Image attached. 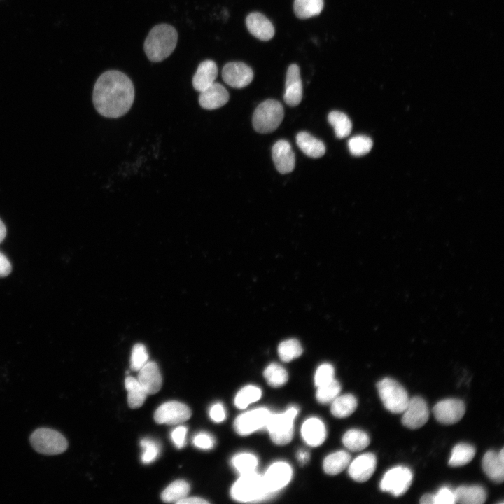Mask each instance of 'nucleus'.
Here are the masks:
<instances>
[{"label":"nucleus","mask_w":504,"mask_h":504,"mask_svg":"<svg viewBox=\"0 0 504 504\" xmlns=\"http://www.w3.org/2000/svg\"><path fill=\"white\" fill-rule=\"evenodd\" d=\"M138 381L148 394L158 393L162 384L160 369L156 363L150 361L139 370Z\"/></svg>","instance_id":"412c9836"},{"label":"nucleus","mask_w":504,"mask_h":504,"mask_svg":"<svg viewBox=\"0 0 504 504\" xmlns=\"http://www.w3.org/2000/svg\"><path fill=\"white\" fill-rule=\"evenodd\" d=\"M335 370L332 365L323 363L316 369L314 376V383L318 387L325 384L334 379Z\"/></svg>","instance_id":"79ce46f5"},{"label":"nucleus","mask_w":504,"mask_h":504,"mask_svg":"<svg viewBox=\"0 0 504 504\" xmlns=\"http://www.w3.org/2000/svg\"><path fill=\"white\" fill-rule=\"evenodd\" d=\"M33 448L45 455H57L66 451L68 442L58 431L48 428L36 429L30 436Z\"/></svg>","instance_id":"0eeeda50"},{"label":"nucleus","mask_w":504,"mask_h":504,"mask_svg":"<svg viewBox=\"0 0 504 504\" xmlns=\"http://www.w3.org/2000/svg\"><path fill=\"white\" fill-rule=\"evenodd\" d=\"M190 416V409L186 404L178 401H169L163 403L154 414V419L158 424L168 425L183 423Z\"/></svg>","instance_id":"9d476101"},{"label":"nucleus","mask_w":504,"mask_h":504,"mask_svg":"<svg viewBox=\"0 0 504 504\" xmlns=\"http://www.w3.org/2000/svg\"><path fill=\"white\" fill-rule=\"evenodd\" d=\"M284 116L282 104L274 99H267L260 103L254 111L253 125L259 133H270L279 126Z\"/></svg>","instance_id":"20e7f679"},{"label":"nucleus","mask_w":504,"mask_h":504,"mask_svg":"<svg viewBox=\"0 0 504 504\" xmlns=\"http://www.w3.org/2000/svg\"><path fill=\"white\" fill-rule=\"evenodd\" d=\"M377 388L386 410L394 414L403 412L410 398L401 384L393 379L384 378L377 384Z\"/></svg>","instance_id":"423d86ee"},{"label":"nucleus","mask_w":504,"mask_h":504,"mask_svg":"<svg viewBox=\"0 0 504 504\" xmlns=\"http://www.w3.org/2000/svg\"><path fill=\"white\" fill-rule=\"evenodd\" d=\"M302 98V83L299 66L293 64L289 66L286 78L284 99L290 106L298 105Z\"/></svg>","instance_id":"2eb2a0df"},{"label":"nucleus","mask_w":504,"mask_h":504,"mask_svg":"<svg viewBox=\"0 0 504 504\" xmlns=\"http://www.w3.org/2000/svg\"><path fill=\"white\" fill-rule=\"evenodd\" d=\"M296 143L301 150L309 157L318 158L326 153L325 144L308 132H299L296 136Z\"/></svg>","instance_id":"393cba45"},{"label":"nucleus","mask_w":504,"mask_h":504,"mask_svg":"<svg viewBox=\"0 0 504 504\" xmlns=\"http://www.w3.org/2000/svg\"><path fill=\"white\" fill-rule=\"evenodd\" d=\"M178 39L174 27L167 24L155 26L149 32L144 43V50L152 62H160L174 51Z\"/></svg>","instance_id":"f03ea898"},{"label":"nucleus","mask_w":504,"mask_h":504,"mask_svg":"<svg viewBox=\"0 0 504 504\" xmlns=\"http://www.w3.org/2000/svg\"><path fill=\"white\" fill-rule=\"evenodd\" d=\"M209 416L211 420L216 423L223 421L226 416L223 405L220 403H216L212 405L209 410Z\"/></svg>","instance_id":"49530a36"},{"label":"nucleus","mask_w":504,"mask_h":504,"mask_svg":"<svg viewBox=\"0 0 504 504\" xmlns=\"http://www.w3.org/2000/svg\"><path fill=\"white\" fill-rule=\"evenodd\" d=\"M482 468L486 476L496 483H501L504 479V449L500 452L489 450L482 459Z\"/></svg>","instance_id":"6ab92c4d"},{"label":"nucleus","mask_w":504,"mask_h":504,"mask_svg":"<svg viewBox=\"0 0 504 504\" xmlns=\"http://www.w3.org/2000/svg\"><path fill=\"white\" fill-rule=\"evenodd\" d=\"M262 396L261 390L255 386H246L240 389L234 398V405L239 409H244L251 403L258 401Z\"/></svg>","instance_id":"c9c22d12"},{"label":"nucleus","mask_w":504,"mask_h":504,"mask_svg":"<svg viewBox=\"0 0 504 504\" xmlns=\"http://www.w3.org/2000/svg\"><path fill=\"white\" fill-rule=\"evenodd\" d=\"M229 100V93L220 83H214L209 88L200 92L199 103L208 110L216 109L225 105Z\"/></svg>","instance_id":"a211bd4d"},{"label":"nucleus","mask_w":504,"mask_h":504,"mask_svg":"<svg viewBox=\"0 0 504 504\" xmlns=\"http://www.w3.org/2000/svg\"><path fill=\"white\" fill-rule=\"evenodd\" d=\"M301 434L307 444L311 447H318L326 440V426L319 419L312 417L303 423Z\"/></svg>","instance_id":"4be33fe9"},{"label":"nucleus","mask_w":504,"mask_h":504,"mask_svg":"<svg viewBox=\"0 0 504 504\" xmlns=\"http://www.w3.org/2000/svg\"><path fill=\"white\" fill-rule=\"evenodd\" d=\"M258 463L257 457L250 453H240L231 459L232 465L240 475L255 472Z\"/></svg>","instance_id":"72a5a7b5"},{"label":"nucleus","mask_w":504,"mask_h":504,"mask_svg":"<svg viewBox=\"0 0 504 504\" xmlns=\"http://www.w3.org/2000/svg\"><path fill=\"white\" fill-rule=\"evenodd\" d=\"M290 465L284 461L272 464L262 476L265 487L270 494L276 493L285 487L292 478Z\"/></svg>","instance_id":"9b49d317"},{"label":"nucleus","mask_w":504,"mask_h":504,"mask_svg":"<svg viewBox=\"0 0 504 504\" xmlns=\"http://www.w3.org/2000/svg\"><path fill=\"white\" fill-rule=\"evenodd\" d=\"M11 272V265L7 257L0 251V277L8 276Z\"/></svg>","instance_id":"de8ad7c7"},{"label":"nucleus","mask_w":504,"mask_h":504,"mask_svg":"<svg viewBox=\"0 0 504 504\" xmlns=\"http://www.w3.org/2000/svg\"><path fill=\"white\" fill-rule=\"evenodd\" d=\"M421 504H435V495L427 493L424 495L420 499Z\"/></svg>","instance_id":"3c124183"},{"label":"nucleus","mask_w":504,"mask_h":504,"mask_svg":"<svg viewBox=\"0 0 504 504\" xmlns=\"http://www.w3.org/2000/svg\"><path fill=\"white\" fill-rule=\"evenodd\" d=\"M178 504H207L209 502L198 497L185 498L179 500Z\"/></svg>","instance_id":"09e8293b"},{"label":"nucleus","mask_w":504,"mask_h":504,"mask_svg":"<svg viewBox=\"0 0 504 504\" xmlns=\"http://www.w3.org/2000/svg\"><path fill=\"white\" fill-rule=\"evenodd\" d=\"M271 412L266 408H257L238 416L234 422V428L239 435H248L265 428Z\"/></svg>","instance_id":"1a4fd4ad"},{"label":"nucleus","mask_w":504,"mask_h":504,"mask_svg":"<svg viewBox=\"0 0 504 504\" xmlns=\"http://www.w3.org/2000/svg\"><path fill=\"white\" fill-rule=\"evenodd\" d=\"M232 498L239 502H255L268 497L263 477L257 472H253L241 475L234 483L230 489Z\"/></svg>","instance_id":"7ed1b4c3"},{"label":"nucleus","mask_w":504,"mask_h":504,"mask_svg":"<svg viewBox=\"0 0 504 504\" xmlns=\"http://www.w3.org/2000/svg\"><path fill=\"white\" fill-rule=\"evenodd\" d=\"M222 77L228 85L234 88H242L251 83L253 73L247 64L240 62H232L224 66Z\"/></svg>","instance_id":"4468645a"},{"label":"nucleus","mask_w":504,"mask_h":504,"mask_svg":"<svg viewBox=\"0 0 504 504\" xmlns=\"http://www.w3.org/2000/svg\"><path fill=\"white\" fill-rule=\"evenodd\" d=\"M455 503L482 504L486 499L485 489L479 485L461 486L454 491Z\"/></svg>","instance_id":"b1692460"},{"label":"nucleus","mask_w":504,"mask_h":504,"mask_svg":"<svg viewBox=\"0 0 504 504\" xmlns=\"http://www.w3.org/2000/svg\"><path fill=\"white\" fill-rule=\"evenodd\" d=\"M413 475L410 468L397 466L388 470L380 482V489L394 496L404 494L410 488Z\"/></svg>","instance_id":"6e6552de"},{"label":"nucleus","mask_w":504,"mask_h":504,"mask_svg":"<svg viewBox=\"0 0 504 504\" xmlns=\"http://www.w3.org/2000/svg\"><path fill=\"white\" fill-rule=\"evenodd\" d=\"M358 402L352 394L338 396L331 402V413L337 418H345L350 416L356 409Z\"/></svg>","instance_id":"cd10ccee"},{"label":"nucleus","mask_w":504,"mask_h":504,"mask_svg":"<svg viewBox=\"0 0 504 504\" xmlns=\"http://www.w3.org/2000/svg\"><path fill=\"white\" fill-rule=\"evenodd\" d=\"M376 465V456L372 453H365L350 462L348 472L354 480L364 482L373 475Z\"/></svg>","instance_id":"dca6fc26"},{"label":"nucleus","mask_w":504,"mask_h":504,"mask_svg":"<svg viewBox=\"0 0 504 504\" xmlns=\"http://www.w3.org/2000/svg\"><path fill=\"white\" fill-rule=\"evenodd\" d=\"M125 386L127 391L129 406L132 409L141 407L146 399L148 393L138 379L128 376L125 380Z\"/></svg>","instance_id":"bb28decb"},{"label":"nucleus","mask_w":504,"mask_h":504,"mask_svg":"<svg viewBox=\"0 0 504 504\" xmlns=\"http://www.w3.org/2000/svg\"><path fill=\"white\" fill-rule=\"evenodd\" d=\"M344 445L349 450L358 451L367 447L370 444L368 435L358 429L347 430L342 437Z\"/></svg>","instance_id":"2f4dec72"},{"label":"nucleus","mask_w":504,"mask_h":504,"mask_svg":"<svg viewBox=\"0 0 504 504\" xmlns=\"http://www.w3.org/2000/svg\"><path fill=\"white\" fill-rule=\"evenodd\" d=\"M263 375L267 384L274 388L284 386L288 379L287 371L277 363L270 364L264 370Z\"/></svg>","instance_id":"f704fd0d"},{"label":"nucleus","mask_w":504,"mask_h":504,"mask_svg":"<svg viewBox=\"0 0 504 504\" xmlns=\"http://www.w3.org/2000/svg\"><path fill=\"white\" fill-rule=\"evenodd\" d=\"M297 458L301 465H304L309 459V454L306 450L300 449L297 453Z\"/></svg>","instance_id":"8fccbe9b"},{"label":"nucleus","mask_w":504,"mask_h":504,"mask_svg":"<svg viewBox=\"0 0 504 504\" xmlns=\"http://www.w3.org/2000/svg\"><path fill=\"white\" fill-rule=\"evenodd\" d=\"M272 153L275 167L280 173L288 174L294 169L295 158L288 141H277L272 147Z\"/></svg>","instance_id":"f3484780"},{"label":"nucleus","mask_w":504,"mask_h":504,"mask_svg":"<svg viewBox=\"0 0 504 504\" xmlns=\"http://www.w3.org/2000/svg\"><path fill=\"white\" fill-rule=\"evenodd\" d=\"M475 454V449L472 445L465 443L458 444L451 451L449 465L451 467L466 465L472 460Z\"/></svg>","instance_id":"473e14b6"},{"label":"nucleus","mask_w":504,"mask_h":504,"mask_svg":"<svg viewBox=\"0 0 504 504\" xmlns=\"http://www.w3.org/2000/svg\"><path fill=\"white\" fill-rule=\"evenodd\" d=\"M302 354V348L298 340L289 339L281 342L278 346V354L284 362H290Z\"/></svg>","instance_id":"e433bc0d"},{"label":"nucleus","mask_w":504,"mask_h":504,"mask_svg":"<svg viewBox=\"0 0 504 504\" xmlns=\"http://www.w3.org/2000/svg\"><path fill=\"white\" fill-rule=\"evenodd\" d=\"M193 444L201 449H210L214 447L215 440L209 433L202 432L197 433L192 440Z\"/></svg>","instance_id":"37998d69"},{"label":"nucleus","mask_w":504,"mask_h":504,"mask_svg":"<svg viewBox=\"0 0 504 504\" xmlns=\"http://www.w3.org/2000/svg\"><path fill=\"white\" fill-rule=\"evenodd\" d=\"M140 445L144 450L141 458L144 464L150 463L158 457L160 447L155 440L144 438L141 440Z\"/></svg>","instance_id":"ea45409f"},{"label":"nucleus","mask_w":504,"mask_h":504,"mask_svg":"<svg viewBox=\"0 0 504 504\" xmlns=\"http://www.w3.org/2000/svg\"><path fill=\"white\" fill-rule=\"evenodd\" d=\"M6 234V228L3 223V221L0 219V243L4 239Z\"/></svg>","instance_id":"603ef678"},{"label":"nucleus","mask_w":504,"mask_h":504,"mask_svg":"<svg viewBox=\"0 0 504 504\" xmlns=\"http://www.w3.org/2000/svg\"><path fill=\"white\" fill-rule=\"evenodd\" d=\"M323 6V0H295L293 9L298 18L307 19L319 15Z\"/></svg>","instance_id":"c756f323"},{"label":"nucleus","mask_w":504,"mask_h":504,"mask_svg":"<svg viewBox=\"0 0 504 504\" xmlns=\"http://www.w3.org/2000/svg\"><path fill=\"white\" fill-rule=\"evenodd\" d=\"M455 503L454 491L446 486L439 489L435 495V504H453Z\"/></svg>","instance_id":"c03bdc74"},{"label":"nucleus","mask_w":504,"mask_h":504,"mask_svg":"<svg viewBox=\"0 0 504 504\" xmlns=\"http://www.w3.org/2000/svg\"><path fill=\"white\" fill-rule=\"evenodd\" d=\"M188 429L185 426H178L174 429L171 433V438L178 449H181L186 444V435Z\"/></svg>","instance_id":"a18cd8bd"},{"label":"nucleus","mask_w":504,"mask_h":504,"mask_svg":"<svg viewBox=\"0 0 504 504\" xmlns=\"http://www.w3.org/2000/svg\"><path fill=\"white\" fill-rule=\"evenodd\" d=\"M341 386L335 379L317 387L316 398L321 404L331 403L340 394Z\"/></svg>","instance_id":"4c0bfd02"},{"label":"nucleus","mask_w":504,"mask_h":504,"mask_svg":"<svg viewBox=\"0 0 504 504\" xmlns=\"http://www.w3.org/2000/svg\"><path fill=\"white\" fill-rule=\"evenodd\" d=\"M351 462V456L344 451L330 454L323 461V467L326 473L335 475L346 469Z\"/></svg>","instance_id":"a878e982"},{"label":"nucleus","mask_w":504,"mask_h":504,"mask_svg":"<svg viewBox=\"0 0 504 504\" xmlns=\"http://www.w3.org/2000/svg\"><path fill=\"white\" fill-rule=\"evenodd\" d=\"M428 417L429 410L426 401L416 396L409 400L402 412V424L408 428L417 429L428 421Z\"/></svg>","instance_id":"f8f14e48"},{"label":"nucleus","mask_w":504,"mask_h":504,"mask_svg":"<svg viewBox=\"0 0 504 504\" xmlns=\"http://www.w3.org/2000/svg\"><path fill=\"white\" fill-rule=\"evenodd\" d=\"M329 123L333 127L335 135L339 139L346 137L350 134L352 122L343 112L332 111L328 115Z\"/></svg>","instance_id":"7c9ffc66"},{"label":"nucleus","mask_w":504,"mask_h":504,"mask_svg":"<svg viewBox=\"0 0 504 504\" xmlns=\"http://www.w3.org/2000/svg\"><path fill=\"white\" fill-rule=\"evenodd\" d=\"M148 354L142 344H136L132 351L130 366L132 370L139 371L148 362Z\"/></svg>","instance_id":"a19ab883"},{"label":"nucleus","mask_w":504,"mask_h":504,"mask_svg":"<svg viewBox=\"0 0 504 504\" xmlns=\"http://www.w3.org/2000/svg\"><path fill=\"white\" fill-rule=\"evenodd\" d=\"M246 24L249 32L260 40L269 41L274 35L273 24L260 13H250L246 17Z\"/></svg>","instance_id":"aec40b11"},{"label":"nucleus","mask_w":504,"mask_h":504,"mask_svg":"<svg viewBox=\"0 0 504 504\" xmlns=\"http://www.w3.org/2000/svg\"><path fill=\"white\" fill-rule=\"evenodd\" d=\"M218 76V68L212 60L201 62L192 78L194 88L202 92L212 85Z\"/></svg>","instance_id":"5701e85b"},{"label":"nucleus","mask_w":504,"mask_h":504,"mask_svg":"<svg viewBox=\"0 0 504 504\" xmlns=\"http://www.w3.org/2000/svg\"><path fill=\"white\" fill-rule=\"evenodd\" d=\"M190 487L185 480L178 479L171 483L162 493L161 498L165 503H178L188 495Z\"/></svg>","instance_id":"c85d7f7f"},{"label":"nucleus","mask_w":504,"mask_h":504,"mask_svg":"<svg viewBox=\"0 0 504 504\" xmlns=\"http://www.w3.org/2000/svg\"><path fill=\"white\" fill-rule=\"evenodd\" d=\"M134 99L132 80L118 71L102 74L95 83L93 103L96 110L106 118H118L131 108Z\"/></svg>","instance_id":"f257e3e1"},{"label":"nucleus","mask_w":504,"mask_h":504,"mask_svg":"<svg viewBox=\"0 0 504 504\" xmlns=\"http://www.w3.org/2000/svg\"><path fill=\"white\" fill-rule=\"evenodd\" d=\"M298 412L297 407H290L282 413H271L265 428L274 444L285 445L291 441L293 436V421Z\"/></svg>","instance_id":"39448f33"},{"label":"nucleus","mask_w":504,"mask_h":504,"mask_svg":"<svg viewBox=\"0 0 504 504\" xmlns=\"http://www.w3.org/2000/svg\"><path fill=\"white\" fill-rule=\"evenodd\" d=\"M348 147L353 155L362 156L370 152L372 147V141L366 136H356L349 139Z\"/></svg>","instance_id":"58836bf2"},{"label":"nucleus","mask_w":504,"mask_h":504,"mask_svg":"<svg viewBox=\"0 0 504 504\" xmlns=\"http://www.w3.org/2000/svg\"><path fill=\"white\" fill-rule=\"evenodd\" d=\"M433 412L438 421L451 425L459 421L464 416L465 407L458 399H445L438 402L433 407Z\"/></svg>","instance_id":"ddd939ff"}]
</instances>
